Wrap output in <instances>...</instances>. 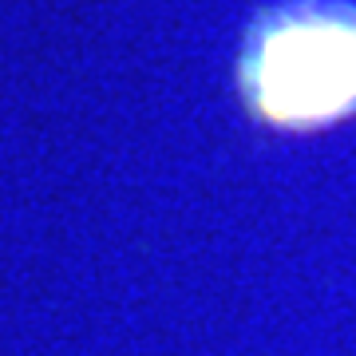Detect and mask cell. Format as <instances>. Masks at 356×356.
Instances as JSON below:
<instances>
[{
  "label": "cell",
  "mask_w": 356,
  "mask_h": 356,
  "mask_svg": "<svg viewBox=\"0 0 356 356\" xmlns=\"http://www.w3.org/2000/svg\"><path fill=\"white\" fill-rule=\"evenodd\" d=\"M245 107L285 131H313L356 111V8L297 0L250 28L238 67Z\"/></svg>",
  "instance_id": "obj_1"
}]
</instances>
